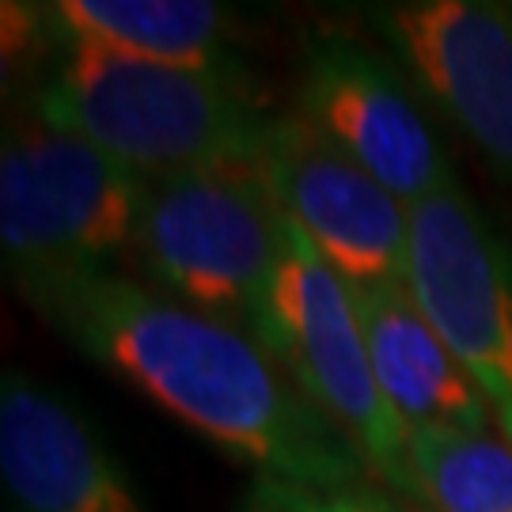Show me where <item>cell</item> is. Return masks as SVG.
Returning <instances> with one entry per match:
<instances>
[{"label":"cell","instance_id":"52a82bcc","mask_svg":"<svg viewBox=\"0 0 512 512\" xmlns=\"http://www.w3.org/2000/svg\"><path fill=\"white\" fill-rule=\"evenodd\" d=\"M296 114L403 205L459 186L414 84L365 42L319 35L304 50Z\"/></svg>","mask_w":512,"mask_h":512},{"label":"cell","instance_id":"8992f818","mask_svg":"<svg viewBox=\"0 0 512 512\" xmlns=\"http://www.w3.org/2000/svg\"><path fill=\"white\" fill-rule=\"evenodd\" d=\"M406 289L512 444V251L459 186L410 209Z\"/></svg>","mask_w":512,"mask_h":512},{"label":"cell","instance_id":"6da1fadb","mask_svg":"<svg viewBox=\"0 0 512 512\" xmlns=\"http://www.w3.org/2000/svg\"><path fill=\"white\" fill-rule=\"evenodd\" d=\"M80 353L220 452L311 490L368 486L357 448L289 384L247 330L122 274L27 293Z\"/></svg>","mask_w":512,"mask_h":512},{"label":"cell","instance_id":"7a4b0ae2","mask_svg":"<svg viewBox=\"0 0 512 512\" xmlns=\"http://www.w3.org/2000/svg\"><path fill=\"white\" fill-rule=\"evenodd\" d=\"M27 110L92 141L137 179L258 167L274 118L228 65H160L88 46H65Z\"/></svg>","mask_w":512,"mask_h":512},{"label":"cell","instance_id":"3957f363","mask_svg":"<svg viewBox=\"0 0 512 512\" xmlns=\"http://www.w3.org/2000/svg\"><path fill=\"white\" fill-rule=\"evenodd\" d=\"M141 186L92 141L19 110L0 145V243L19 293L114 274L133 251Z\"/></svg>","mask_w":512,"mask_h":512},{"label":"cell","instance_id":"277c9868","mask_svg":"<svg viewBox=\"0 0 512 512\" xmlns=\"http://www.w3.org/2000/svg\"><path fill=\"white\" fill-rule=\"evenodd\" d=\"M255 342L323 418L342 429L368 475L410 505H425L410 433L372 372L353 289L281 213V262Z\"/></svg>","mask_w":512,"mask_h":512},{"label":"cell","instance_id":"7c38bea8","mask_svg":"<svg viewBox=\"0 0 512 512\" xmlns=\"http://www.w3.org/2000/svg\"><path fill=\"white\" fill-rule=\"evenodd\" d=\"M42 12L61 46L190 69L228 65L224 42L232 19L209 0H57Z\"/></svg>","mask_w":512,"mask_h":512},{"label":"cell","instance_id":"8fae6325","mask_svg":"<svg viewBox=\"0 0 512 512\" xmlns=\"http://www.w3.org/2000/svg\"><path fill=\"white\" fill-rule=\"evenodd\" d=\"M353 304L365 327L372 372L406 433H494L497 421L486 395L456 361V353L444 346L406 285L353 289Z\"/></svg>","mask_w":512,"mask_h":512},{"label":"cell","instance_id":"9c48e42d","mask_svg":"<svg viewBox=\"0 0 512 512\" xmlns=\"http://www.w3.org/2000/svg\"><path fill=\"white\" fill-rule=\"evenodd\" d=\"M414 92L512 179V4L414 0L376 12Z\"/></svg>","mask_w":512,"mask_h":512},{"label":"cell","instance_id":"5b68a950","mask_svg":"<svg viewBox=\"0 0 512 512\" xmlns=\"http://www.w3.org/2000/svg\"><path fill=\"white\" fill-rule=\"evenodd\" d=\"M129 262L156 293L255 338L281 262V209L258 167L141 179Z\"/></svg>","mask_w":512,"mask_h":512},{"label":"cell","instance_id":"30bf717a","mask_svg":"<svg viewBox=\"0 0 512 512\" xmlns=\"http://www.w3.org/2000/svg\"><path fill=\"white\" fill-rule=\"evenodd\" d=\"M0 478L19 512H148L88 421L23 372L0 384Z\"/></svg>","mask_w":512,"mask_h":512},{"label":"cell","instance_id":"4fadbf2b","mask_svg":"<svg viewBox=\"0 0 512 512\" xmlns=\"http://www.w3.org/2000/svg\"><path fill=\"white\" fill-rule=\"evenodd\" d=\"M410 459L433 512H512V444L501 433L414 429Z\"/></svg>","mask_w":512,"mask_h":512},{"label":"cell","instance_id":"5bb4252c","mask_svg":"<svg viewBox=\"0 0 512 512\" xmlns=\"http://www.w3.org/2000/svg\"><path fill=\"white\" fill-rule=\"evenodd\" d=\"M247 512H403L391 497L368 486H346V490H311V486H293L281 478L258 475L251 494H247Z\"/></svg>","mask_w":512,"mask_h":512},{"label":"cell","instance_id":"ba28073f","mask_svg":"<svg viewBox=\"0 0 512 512\" xmlns=\"http://www.w3.org/2000/svg\"><path fill=\"white\" fill-rule=\"evenodd\" d=\"M258 175L277 209L349 289L406 285L410 205L338 152L296 110L270 118Z\"/></svg>","mask_w":512,"mask_h":512}]
</instances>
